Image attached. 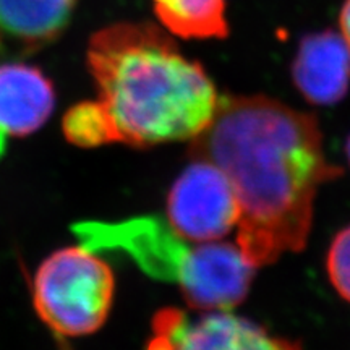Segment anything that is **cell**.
I'll return each mask as SVG.
<instances>
[{"instance_id":"8fae6325","label":"cell","mask_w":350,"mask_h":350,"mask_svg":"<svg viewBox=\"0 0 350 350\" xmlns=\"http://www.w3.org/2000/svg\"><path fill=\"white\" fill-rule=\"evenodd\" d=\"M65 137L80 146L111 143L109 129L98 103H81L72 107L64 120Z\"/></svg>"},{"instance_id":"6da1fadb","label":"cell","mask_w":350,"mask_h":350,"mask_svg":"<svg viewBox=\"0 0 350 350\" xmlns=\"http://www.w3.org/2000/svg\"><path fill=\"white\" fill-rule=\"evenodd\" d=\"M190 143V156L213 163L234 188L235 243L256 268L304 250L318 190L340 175L314 116L262 94L224 96Z\"/></svg>"},{"instance_id":"7a4b0ae2","label":"cell","mask_w":350,"mask_h":350,"mask_svg":"<svg viewBox=\"0 0 350 350\" xmlns=\"http://www.w3.org/2000/svg\"><path fill=\"white\" fill-rule=\"evenodd\" d=\"M86 59L111 143L148 148L191 142L211 124L216 86L163 26H106L90 39Z\"/></svg>"},{"instance_id":"277c9868","label":"cell","mask_w":350,"mask_h":350,"mask_svg":"<svg viewBox=\"0 0 350 350\" xmlns=\"http://www.w3.org/2000/svg\"><path fill=\"white\" fill-rule=\"evenodd\" d=\"M116 279L91 248H60L41 262L33 281V305L41 321L62 338H83L104 326Z\"/></svg>"},{"instance_id":"5b68a950","label":"cell","mask_w":350,"mask_h":350,"mask_svg":"<svg viewBox=\"0 0 350 350\" xmlns=\"http://www.w3.org/2000/svg\"><path fill=\"white\" fill-rule=\"evenodd\" d=\"M239 219L237 198L224 172L209 161L191 157L169 190L170 229L188 242H219L237 229Z\"/></svg>"},{"instance_id":"4fadbf2b","label":"cell","mask_w":350,"mask_h":350,"mask_svg":"<svg viewBox=\"0 0 350 350\" xmlns=\"http://www.w3.org/2000/svg\"><path fill=\"white\" fill-rule=\"evenodd\" d=\"M339 33L350 47V0H344L339 13Z\"/></svg>"},{"instance_id":"9c48e42d","label":"cell","mask_w":350,"mask_h":350,"mask_svg":"<svg viewBox=\"0 0 350 350\" xmlns=\"http://www.w3.org/2000/svg\"><path fill=\"white\" fill-rule=\"evenodd\" d=\"M55 91L41 70L25 64L0 65V131L26 137L49 120Z\"/></svg>"},{"instance_id":"8992f818","label":"cell","mask_w":350,"mask_h":350,"mask_svg":"<svg viewBox=\"0 0 350 350\" xmlns=\"http://www.w3.org/2000/svg\"><path fill=\"white\" fill-rule=\"evenodd\" d=\"M148 350H301L299 342L229 312L190 317L177 308L156 313Z\"/></svg>"},{"instance_id":"52a82bcc","label":"cell","mask_w":350,"mask_h":350,"mask_svg":"<svg viewBox=\"0 0 350 350\" xmlns=\"http://www.w3.org/2000/svg\"><path fill=\"white\" fill-rule=\"evenodd\" d=\"M292 81L314 106H334L350 88V47L342 34L325 29L301 38L292 60Z\"/></svg>"},{"instance_id":"30bf717a","label":"cell","mask_w":350,"mask_h":350,"mask_svg":"<svg viewBox=\"0 0 350 350\" xmlns=\"http://www.w3.org/2000/svg\"><path fill=\"white\" fill-rule=\"evenodd\" d=\"M157 21L180 39H226L229 36L227 0H152Z\"/></svg>"},{"instance_id":"ba28073f","label":"cell","mask_w":350,"mask_h":350,"mask_svg":"<svg viewBox=\"0 0 350 350\" xmlns=\"http://www.w3.org/2000/svg\"><path fill=\"white\" fill-rule=\"evenodd\" d=\"M77 0H0V59L41 51L67 28Z\"/></svg>"},{"instance_id":"3957f363","label":"cell","mask_w":350,"mask_h":350,"mask_svg":"<svg viewBox=\"0 0 350 350\" xmlns=\"http://www.w3.org/2000/svg\"><path fill=\"white\" fill-rule=\"evenodd\" d=\"M109 245L125 248L143 271L175 282L196 312H229L247 299L256 266L237 243H196L182 239L159 219L100 227Z\"/></svg>"},{"instance_id":"7c38bea8","label":"cell","mask_w":350,"mask_h":350,"mask_svg":"<svg viewBox=\"0 0 350 350\" xmlns=\"http://www.w3.org/2000/svg\"><path fill=\"white\" fill-rule=\"evenodd\" d=\"M326 271L336 292L350 304V226L332 239L326 256Z\"/></svg>"},{"instance_id":"5bb4252c","label":"cell","mask_w":350,"mask_h":350,"mask_svg":"<svg viewBox=\"0 0 350 350\" xmlns=\"http://www.w3.org/2000/svg\"><path fill=\"white\" fill-rule=\"evenodd\" d=\"M345 156H347V161L350 165V137L347 138V143H345Z\"/></svg>"}]
</instances>
